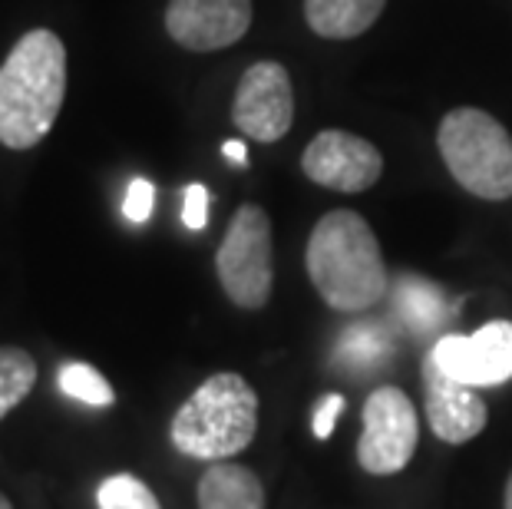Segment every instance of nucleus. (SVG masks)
Returning <instances> with one entry per match:
<instances>
[{
  "mask_svg": "<svg viewBox=\"0 0 512 509\" xmlns=\"http://www.w3.org/2000/svg\"><path fill=\"white\" fill-rule=\"evenodd\" d=\"M423 407H427L430 430L443 443H470L486 430L489 407L479 397V387L456 381L427 354L423 361Z\"/></svg>",
  "mask_w": 512,
  "mask_h": 509,
  "instance_id": "nucleus-11",
  "label": "nucleus"
},
{
  "mask_svg": "<svg viewBox=\"0 0 512 509\" xmlns=\"http://www.w3.org/2000/svg\"><path fill=\"white\" fill-rule=\"evenodd\" d=\"M397 305L403 311V318L413 321L417 328H437L443 321V298L440 291L427 285L420 278H400V295Z\"/></svg>",
  "mask_w": 512,
  "mask_h": 509,
  "instance_id": "nucleus-16",
  "label": "nucleus"
},
{
  "mask_svg": "<svg viewBox=\"0 0 512 509\" xmlns=\"http://www.w3.org/2000/svg\"><path fill=\"white\" fill-rule=\"evenodd\" d=\"M57 384L67 397L83 400V404H90V407H110L116 400L110 381L90 364H63L57 374Z\"/></svg>",
  "mask_w": 512,
  "mask_h": 509,
  "instance_id": "nucleus-15",
  "label": "nucleus"
},
{
  "mask_svg": "<svg viewBox=\"0 0 512 509\" xmlns=\"http://www.w3.org/2000/svg\"><path fill=\"white\" fill-rule=\"evenodd\" d=\"M67 96V47L47 27L27 30L0 63V143L34 149L57 123Z\"/></svg>",
  "mask_w": 512,
  "mask_h": 509,
  "instance_id": "nucleus-1",
  "label": "nucleus"
},
{
  "mask_svg": "<svg viewBox=\"0 0 512 509\" xmlns=\"http://www.w3.org/2000/svg\"><path fill=\"white\" fill-rule=\"evenodd\" d=\"M96 506L100 509H162L156 493L133 473L106 476L96 490Z\"/></svg>",
  "mask_w": 512,
  "mask_h": 509,
  "instance_id": "nucleus-17",
  "label": "nucleus"
},
{
  "mask_svg": "<svg viewBox=\"0 0 512 509\" xmlns=\"http://www.w3.org/2000/svg\"><path fill=\"white\" fill-rule=\"evenodd\" d=\"M37 384V361L24 348L0 344V420L20 407Z\"/></svg>",
  "mask_w": 512,
  "mask_h": 509,
  "instance_id": "nucleus-14",
  "label": "nucleus"
},
{
  "mask_svg": "<svg viewBox=\"0 0 512 509\" xmlns=\"http://www.w3.org/2000/svg\"><path fill=\"white\" fill-rule=\"evenodd\" d=\"M387 0H304L308 27L324 40H354L384 14Z\"/></svg>",
  "mask_w": 512,
  "mask_h": 509,
  "instance_id": "nucleus-13",
  "label": "nucleus"
},
{
  "mask_svg": "<svg viewBox=\"0 0 512 509\" xmlns=\"http://www.w3.org/2000/svg\"><path fill=\"white\" fill-rule=\"evenodd\" d=\"M440 156L450 176L476 199H512V136L496 116L476 106L446 113L437 129Z\"/></svg>",
  "mask_w": 512,
  "mask_h": 509,
  "instance_id": "nucleus-4",
  "label": "nucleus"
},
{
  "mask_svg": "<svg viewBox=\"0 0 512 509\" xmlns=\"http://www.w3.org/2000/svg\"><path fill=\"white\" fill-rule=\"evenodd\" d=\"M420 424L413 400L400 387H377L364 404V433L357 440V463L374 476L407 470L417 453Z\"/></svg>",
  "mask_w": 512,
  "mask_h": 509,
  "instance_id": "nucleus-6",
  "label": "nucleus"
},
{
  "mask_svg": "<svg viewBox=\"0 0 512 509\" xmlns=\"http://www.w3.org/2000/svg\"><path fill=\"white\" fill-rule=\"evenodd\" d=\"M430 357L450 377L473 387H499L512 377V321H489L476 334H446Z\"/></svg>",
  "mask_w": 512,
  "mask_h": 509,
  "instance_id": "nucleus-9",
  "label": "nucleus"
},
{
  "mask_svg": "<svg viewBox=\"0 0 512 509\" xmlns=\"http://www.w3.org/2000/svg\"><path fill=\"white\" fill-rule=\"evenodd\" d=\"M152 205H156V189H152L149 179H133L126 189V199H123V212L129 222L143 225L149 215H152Z\"/></svg>",
  "mask_w": 512,
  "mask_h": 509,
  "instance_id": "nucleus-19",
  "label": "nucleus"
},
{
  "mask_svg": "<svg viewBox=\"0 0 512 509\" xmlns=\"http://www.w3.org/2000/svg\"><path fill=\"white\" fill-rule=\"evenodd\" d=\"M222 153L235 162V166H245L248 162V149H245V143H238V139H228V143L222 146Z\"/></svg>",
  "mask_w": 512,
  "mask_h": 509,
  "instance_id": "nucleus-22",
  "label": "nucleus"
},
{
  "mask_svg": "<svg viewBox=\"0 0 512 509\" xmlns=\"http://www.w3.org/2000/svg\"><path fill=\"white\" fill-rule=\"evenodd\" d=\"M503 509H512V473L506 480V496H503Z\"/></svg>",
  "mask_w": 512,
  "mask_h": 509,
  "instance_id": "nucleus-23",
  "label": "nucleus"
},
{
  "mask_svg": "<svg viewBox=\"0 0 512 509\" xmlns=\"http://www.w3.org/2000/svg\"><path fill=\"white\" fill-rule=\"evenodd\" d=\"M341 410H344V397L341 394L321 397L318 410H314V437L328 440L331 433H334V427H337V417H341Z\"/></svg>",
  "mask_w": 512,
  "mask_h": 509,
  "instance_id": "nucleus-21",
  "label": "nucleus"
},
{
  "mask_svg": "<svg viewBox=\"0 0 512 509\" xmlns=\"http://www.w3.org/2000/svg\"><path fill=\"white\" fill-rule=\"evenodd\" d=\"M387 351V334L377 328H351L341 338V348H337V357L354 367H367L377 364L380 354Z\"/></svg>",
  "mask_w": 512,
  "mask_h": 509,
  "instance_id": "nucleus-18",
  "label": "nucleus"
},
{
  "mask_svg": "<svg viewBox=\"0 0 512 509\" xmlns=\"http://www.w3.org/2000/svg\"><path fill=\"white\" fill-rule=\"evenodd\" d=\"M0 509H14V503H10L4 493H0Z\"/></svg>",
  "mask_w": 512,
  "mask_h": 509,
  "instance_id": "nucleus-24",
  "label": "nucleus"
},
{
  "mask_svg": "<svg viewBox=\"0 0 512 509\" xmlns=\"http://www.w3.org/2000/svg\"><path fill=\"white\" fill-rule=\"evenodd\" d=\"M232 123L255 143H278L294 123V90L288 70L275 60L252 63L238 80Z\"/></svg>",
  "mask_w": 512,
  "mask_h": 509,
  "instance_id": "nucleus-7",
  "label": "nucleus"
},
{
  "mask_svg": "<svg viewBox=\"0 0 512 509\" xmlns=\"http://www.w3.org/2000/svg\"><path fill=\"white\" fill-rule=\"evenodd\" d=\"M304 262L311 285L334 311L361 314L387 295V265L380 242L364 215L351 209H334L314 225Z\"/></svg>",
  "mask_w": 512,
  "mask_h": 509,
  "instance_id": "nucleus-2",
  "label": "nucleus"
},
{
  "mask_svg": "<svg viewBox=\"0 0 512 509\" xmlns=\"http://www.w3.org/2000/svg\"><path fill=\"white\" fill-rule=\"evenodd\" d=\"M215 272L235 308L258 311L268 305L275 262H271V219L261 205L248 202L232 215L215 252Z\"/></svg>",
  "mask_w": 512,
  "mask_h": 509,
  "instance_id": "nucleus-5",
  "label": "nucleus"
},
{
  "mask_svg": "<svg viewBox=\"0 0 512 509\" xmlns=\"http://www.w3.org/2000/svg\"><path fill=\"white\" fill-rule=\"evenodd\" d=\"M301 169L318 186L354 196V192H367L380 179L384 156L361 136L344 133V129H324L304 149Z\"/></svg>",
  "mask_w": 512,
  "mask_h": 509,
  "instance_id": "nucleus-8",
  "label": "nucleus"
},
{
  "mask_svg": "<svg viewBox=\"0 0 512 509\" xmlns=\"http://www.w3.org/2000/svg\"><path fill=\"white\" fill-rule=\"evenodd\" d=\"M252 27V0H169L166 30L179 47L212 53L238 43Z\"/></svg>",
  "mask_w": 512,
  "mask_h": 509,
  "instance_id": "nucleus-10",
  "label": "nucleus"
},
{
  "mask_svg": "<svg viewBox=\"0 0 512 509\" xmlns=\"http://www.w3.org/2000/svg\"><path fill=\"white\" fill-rule=\"evenodd\" d=\"M182 222H185V229H192V232H202L205 225H209V189H205L202 182L185 186Z\"/></svg>",
  "mask_w": 512,
  "mask_h": 509,
  "instance_id": "nucleus-20",
  "label": "nucleus"
},
{
  "mask_svg": "<svg viewBox=\"0 0 512 509\" xmlns=\"http://www.w3.org/2000/svg\"><path fill=\"white\" fill-rule=\"evenodd\" d=\"M199 509H265V486L242 463L219 460L199 476Z\"/></svg>",
  "mask_w": 512,
  "mask_h": 509,
  "instance_id": "nucleus-12",
  "label": "nucleus"
},
{
  "mask_svg": "<svg viewBox=\"0 0 512 509\" xmlns=\"http://www.w3.org/2000/svg\"><path fill=\"white\" fill-rule=\"evenodd\" d=\"M258 433V394L235 371H219L195 387L169 424L172 447L192 460H232Z\"/></svg>",
  "mask_w": 512,
  "mask_h": 509,
  "instance_id": "nucleus-3",
  "label": "nucleus"
}]
</instances>
